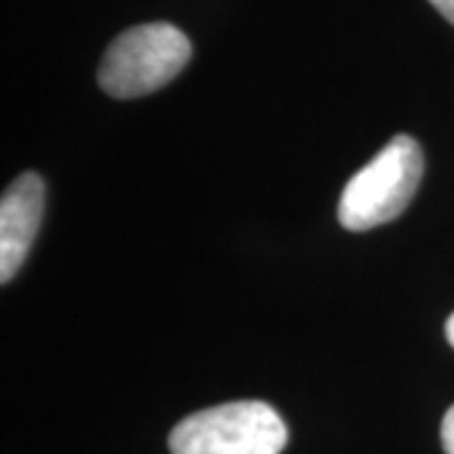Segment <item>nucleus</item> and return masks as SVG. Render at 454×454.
Segmentation results:
<instances>
[{
	"label": "nucleus",
	"mask_w": 454,
	"mask_h": 454,
	"mask_svg": "<svg viewBox=\"0 0 454 454\" xmlns=\"http://www.w3.org/2000/svg\"><path fill=\"white\" fill-rule=\"evenodd\" d=\"M444 333H447V340H450V346L454 348V313L447 318V325H444Z\"/></svg>",
	"instance_id": "7"
},
{
	"label": "nucleus",
	"mask_w": 454,
	"mask_h": 454,
	"mask_svg": "<svg viewBox=\"0 0 454 454\" xmlns=\"http://www.w3.org/2000/svg\"><path fill=\"white\" fill-rule=\"evenodd\" d=\"M288 429L265 402H230L184 417L169 434L172 454H280Z\"/></svg>",
	"instance_id": "3"
},
{
	"label": "nucleus",
	"mask_w": 454,
	"mask_h": 454,
	"mask_svg": "<svg viewBox=\"0 0 454 454\" xmlns=\"http://www.w3.org/2000/svg\"><path fill=\"white\" fill-rule=\"evenodd\" d=\"M192 59V43L177 26L146 23L124 31L98 64V86L114 98H137L177 79Z\"/></svg>",
	"instance_id": "2"
},
{
	"label": "nucleus",
	"mask_w": 454,
	"mask_h": 454,
	"mask_svg": "<svg viewBox=\"0 0 454 454\" xmlns=\"http://www.w3.org/2000/svg\"><path fill=\"white\" fill-rule=\"evenodd\" d=\"M429 3H432L439 13H442V16L447 18V20L454 26V0H429Z\"/></svg>",
	"instance_id": "6"
},
{
	"label": "nucleus",
	"mask_w": 454,
	"mask_h": 454,
	"mask_svg": "<svg viewBox=\"0 0 454 454\" xmlns=\"http://www.w3.org/2000/svg\"><path fill=\"white\" fill-rule=\"evenodd\" d=\"M46 210V184L35 172H23L0 200V280H13L31 253Z\"/></svg>",
	"instance_id": "4"
},
{
	"label": "nucleus",
	"mask_w": 454,
	"mask_h": 454,
	"mask_svg": "<svg viewBox=\"0 0 454 454\" xmlns=\"http://www.w3.org/2000/svg\"><path fill=\"white\" fill-rule=\"evenodd\" d=\"M439 437H442V447H444V452L454 454V406H450V411H447V414H444V419H442Z\"/></svg>",
	"instance_id": "5"
},
{
	"label": "nucleus",
	"mask_w": 454,
	"mask_h": 454,
	"mask_svg": "<svg viewBox=\"0 0 454 454\" xmlns=\"http://www.w3.org/2000/svg\"><path fill=\"white\" fill-rule=\"evenodd\" d=\"M424 175L422 146L409 134L394 137L372 162L361 167L339 200V223L351 232L396 220L414 200Z\"/></svg>",
	"instance_id": "1"
}]
</instances>
